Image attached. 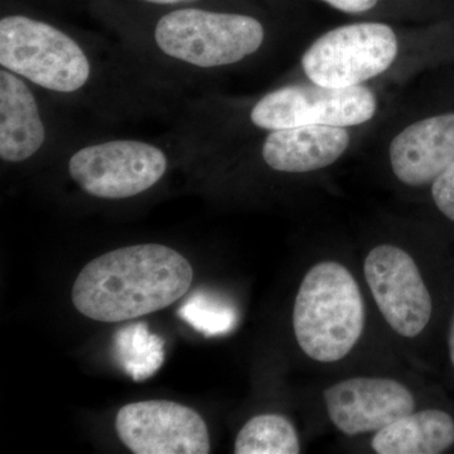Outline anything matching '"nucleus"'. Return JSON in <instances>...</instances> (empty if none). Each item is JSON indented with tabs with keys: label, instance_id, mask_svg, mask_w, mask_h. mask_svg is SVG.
I'll return each mask as SVG.
<instances>
[{
	"label": "nucleus",
	"instance_id": "f257e3e1",
	"mask_svg": "<svg viewBox=\"0 0 454 454\" xmlns=\"http://www.w3.org/2000/svg\"><path fill=\"white\" fill-rule=\"evenodd\" d=\"M193 269L158 244L121 247L91 260L73 288L74 309L90 319L122 322L172 306L190 289Z\"/></svg>",
	"mask_w": 454,
	"mask_h": 454
},
{
	"label": "nucleus",
	"instance_id": "f03ea898",
	"mask_svg": "<svg viewBox=\"0 0 454 454\" xmlns=\"http://www.w3.org/2000/svg\"><path fill=\"white\" fill-rule=\"evenodd\" d=\"M125 35L130 49L148 64L197 74L249 59L262 49L267 32L249 14L186 5L157 9Z\"/></svg>",
	"mask_w": 454,
	"mask_h": 454
},
{
	"label": "nucleus",
	"instance_id": "7ed1b4c3",
	"mask_svg": "<svg viewBox=\"0 0 454 454\" xmlns=\"http://www.w3.org/2000/svg\"><path fill=\"white\" fill-rule=\"evenodd\" d=\"M0 67L38 91L89 98L103 88L106 71L94 50L64 27L29 13L0 18Z\"/></svg>",
	"mask_w": 454,
	"mask_h": 454
},
{
	"label": "nucleus",
	"instance_id": "20e7f679",
	"mask_svg": "<svg viewBox=\"0 0 454 454\" xmlns=\"http://www.w3.org/2000/svg\"><path fill=\"white\" fill-rule=\"evenodd\" d=\"M365 303L354 276L322 262L304 276L295 297L293 328L301 351L318 363L348 356L363 336Z\"/></svg>",
	"mask_w": 454,
	"mask_h": 454
},
{
	"label": "nucleus",
	"instance_id": "39448f33",
	"mask_svg": "<svg viewBox=\"0 0 454 454\" xmlns=\"http://www.w3.org/2000/svg\"><path fill=\"white\" fill-rule=\"evenodd\" d=\"M169 167L163 145L149 140L113 138L79 146L68 157L67 173L89 196L125 200L157 186Z\"/></svg>",
	"mask_w": 454,
	"mask_h": 454
},
{
	"label": "nucleus",
	"instance_id": "423d86ee",
	"mask_svg": "<svg viewBox=\"0 0 454 454\" xmlns=\"http://www.w3.org/2000/svg\"><path fill=\"white\" fill-rule=\"evenodd\" d=\"M397 52L399 43L391 27L354 23L321 35L301 57V68L317 85L351 88L384 74Z\"/></svg>",
	"mask_w": 454,
	"mask_h": 454
},
{
	"label": "nucleus",
	"instance_id": "0eeeda50",
	"mask_svg": "<svg viewBox=\"0 0 454 454\" xmlns=\"http://www.w3.org/2000/svg\"><path fill=\"white\" fill-rule=\"evenodd\" d=\"M376 109L378 100L366 86L288 85L260 98L249 119L254 127L267 131L301 125L346 128L372 121Z\"/></svg>",
	"mask_w": 454,
	"mask_h": 454
},
{
	"label": "nucleus",
	"instance_id": "6e6552de",
	"mask_svg": "<svg viewBox=\"0 0 454 454\" xmlns=\"http://www.w3.org/2000/svg\"><path fill=\"white\" fill-rule=\"evenodd\" d=\"M364 273L381 315L400 336L413 339L423 333L433 304L414 259L394 245L373 247Z\"/></svg>",
	"mask_w": 454,
	"mask_h": 454
},
{
	"label": "nucleus",
	"instance_id": "1a4fd4ad",
	"mask_svg": "<svg viewBox=\"0 0 454 454\" xmlns=\"http://www.w3.org/2000/svg\"><path fill=\"white\" fill-rule=\"evenodd\" d=\"M115 428L122 443L136 454L210 453V435L201 415L169 400L122 406Z\"/></svg>",
	"mask_w": 454,
	"mask_h": 454
},
{
	"label": "nucleus",
	"instance_id": "9d476101",
	"mask_svg": "<svg viewBox=\"0 0 454 454\" xmlns=\"http://www.w3.org/2000/svg\"><path fill=\"white\" fill-rule=\"evenodd\" d=\"M324 396L330 419L346 435L378 432L415 409L411 391L393 379H348L325 389Z\"/></svg>",
	"mask_w": 454,
	"mask_h": 454
},
{
	"label": "nucleus",
	"instance_id": "9b49d317",
	"mask_svg": "<svg viewBox=\"0 0 454 454\" xmlns=\"http://www.w3.org/2000/svg\"><path fill=\"white\" fill-rule=\"evenodd\" d=\"M23 77L0 67V160L28 162L50 140V125L37 95Z\"/></svg>",
	"mask_w": 454,
	"mask_h": 454
},
{
	"label": "nucleus",
	"instance_id": "f8f14e48",
	"mask_svg": "<svg viewBox=\"0 0 454 454\" xmlns=\"http://www.w3.org/2000/svg\"><path fill=\"white\" fill-rule=\"evenodd\" d=\"M389 157L394 175L406 186L433 184L454 163V113L406 127L391 142Z\"/></svg>",
	"mask_w": 454,
	"mask_h": 454
},
{
	"label": "nucleus",
	"instance_id": "ddd939ff",
	"mask_svg": "<svg viewBox=\"0 0 454 454\" xmlns=\"http://www.w3.org/2000/svg\"><path fill=\"white\" fill-rule=\"evenodd\" d=\"M349 140L346 128L333 125H301L269 131L262 142V158L277 172H313L340 160L348 151Z\"/></svg>",
	"mask_w": 454,
	"mask_h": 454
},
{
	"label": "nucleus",
	"instance_id": "4468645a",
	"mask_svg": "<svg viewBox=\"0 0 454 454\" xmlns=\"http://www.w3.org/2000/svg\"><path fill=\"white\" fill-rule=\"evenodd\" d=\"M453 444V418L439 409L405 415L378 430L372 442L379 454H439Z\"/></svg>",
	"mask_w": 454,
	"mask_h": 454
},
{
	"label": "nucleus",
	"instance_id": "2eb2a0df",
	"mask_svg": "<svg viewBox=\"0 0 454 454\" xmlns=\"http://www.w3.org/2000/svg\"><path fill=\"white\" fill-rule=\"evenodd\" d=\"M114 354L133 380H145L162 366L164 340L149 333L145 324L130 325L114 334Z\"/></svg>",
	"mask_w": 454,
	"mask_h": 454
},
{
	"label": "nucleus",
	"instance_id": "dca6fc26",
	"mask_svg": "<svg viewBox=\"0 0 454 454\" xmlns=\"http://www.w3.org/2000/svg\"><path fill=\"white\" fill-rule=\"evenodd\" d=\"M236 454H298L300 438L294 426L278 414H262L249 420L235 441Z\"/></svg>",
	"mask_w": 454,
	"mask_h": 454
},
{
	"label": "nucleus",
	"instance_id": "f3484780",
	"mask_svg": "<svg viewBox=\"0 0 454 454\" xmlns=\"http://www.w3.org/2000/svg\"><path fill=\"white\" fill-rule=\"evenodd\" d=\"M178 315L206 336L225 333L234 324V313L205 293L196 292L191 295L178 310Z\"/></svg>",
	"mask_w": 454,
	"mask_h": 454
},
{
	"label": "nucleus",
	"instance_id": "a211bd4d",
	"mask_svg": "<svg viewBox=\"0 0 454 454\" xmlns=\"http://www.w3.org/2000/svg\"><path fill=\"white\" fill-rule=\"evenodd\" d=\"M432 196L438 210L454 223V163L434 179Z\"/></svg>",
	"mask_w": 454,
	"mask_h": 454
},
{
	"label": "nucleus",
	"instance_id": "6ab92c4d",
	"mask_svg": "<svg viewBox=\"0 0 454 454\" xmlns=\"http://www.w3.org/2000/svg\"><path fill=\"white\" fill-rule=\"evenodd\" d=\"M322 2L327 3L337 11L357 14L370 11L378 4L379 0H322Z\"/></svg>",
	"mask_w": 454,
	"mask_h": 454
},
{
	"label": "nucleus",
	"instance_id": "aec40b11",
	"mask_svg": "<svg viewBox=\"0 0 454 454\" xmlns=\"http://www.w3.org/2000/svg\"><path fill=\"white\" fill-rule=\"evenodd\" d=\"M140 4L153 9H169L186 7V5H202L203 0H137Z\"/></svg>",
	"mask_w": 454,
	"mask_h": 454
},
{
	"label": "nucleus",
	"instance_id": "412c9836",
	"mask_svg": "<svg viewBox=\"0 0 454 454\" xmlns=\"http://www.w3.org/2000/svg\"><path fill=\"white\" fill-rule=\"evenodd\" d=\"M448 348H450V363L454 367V313L450 319V337H448Z\"/></svg>",
	"mask_w": 454,
	"mask_h": 454
}]
</instances>
